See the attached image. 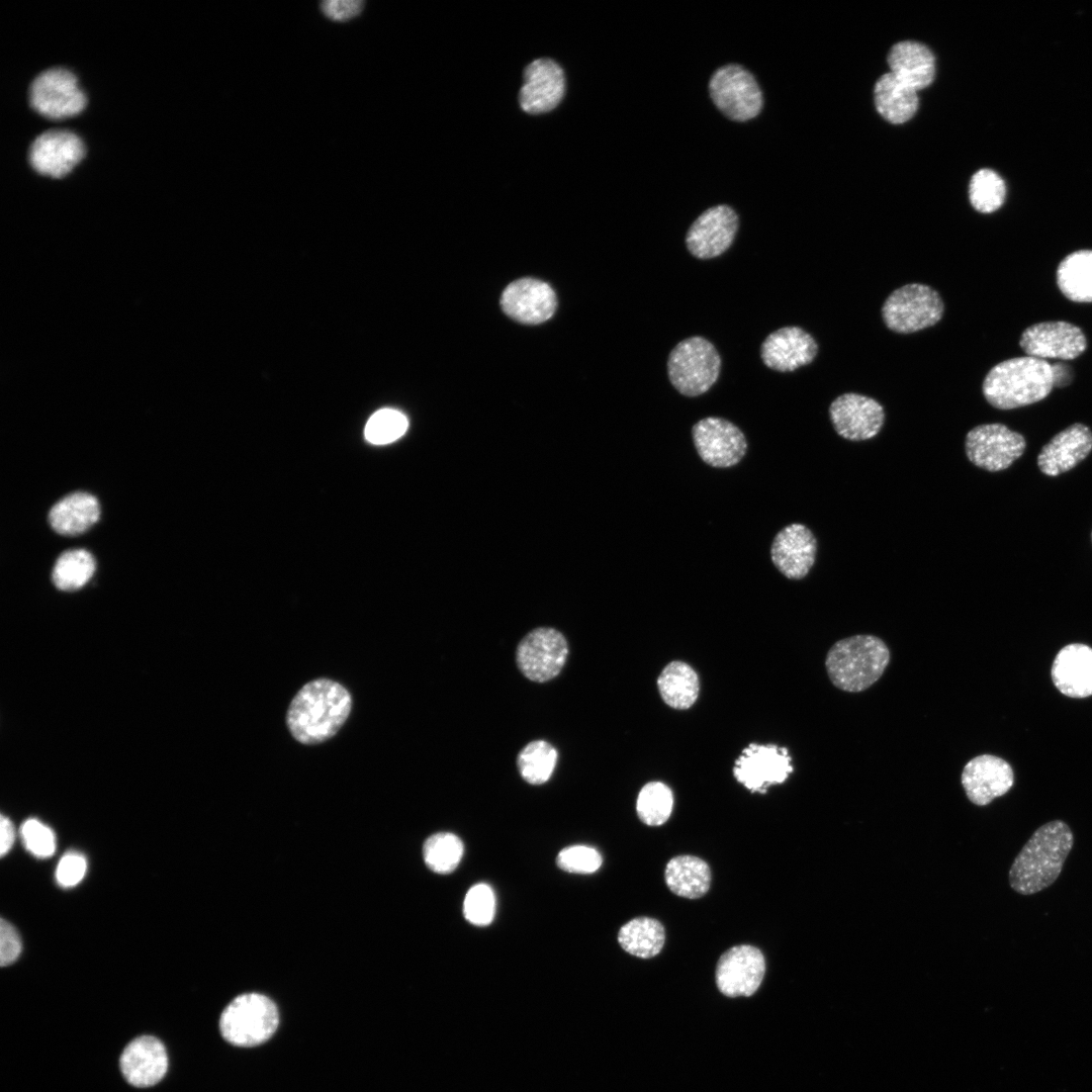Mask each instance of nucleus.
Masks as SVG:
<instances>
[{
    "instance_id": "obj_1",
    "label": "nucleus",
    "mask_w": 1092,
    "mask_h": 1092,
    "mask_svg": "<svg viewBox=\"0 0 1092 1092\" xmlns=\"http://www.w3.org/2000/svg\"><path fill=\"white\" fill-rule=\"evenodd\" d=\"M352 709L350 692L340 682L317 678L305 684L292 699L286 725L302 744H317L332 738L344 725Z\"/></svg>"
},
{
    "instance_id": "obj_2",
    "label": "nucleus",
    "mask_w": 1092,
    "mask_h": 1092,
    "mask_svg": "<svg viewBox=\"0 0 1092 1092\" xmlns=\"http://www.w3.org/2000/svg\"><path fill=\"white\" fill-rule=\"evenodd\" d=\"M1073 843V832L1062 820L1038 827L1011 864L1010 887L1021 895H1032L1050 887L1060 876Z\"/></svg>"
},
{
    "instance_id": "obj_3",
    "label": "nucleus",
    "mask_w": 1092,
    "mask_h": 1092,
    "mask_svg": "<svg viewBox=\"0 0 1092 1092\" xmlns=\"http://www.w3.org/2000/svg\"><path fill=\"white\" fill-rule=\"evenodd\" d=\"M1054 386L1053 365L1026 355L995 365L987 373L982 390L992 406L1012 410L1040 401Z\"/></svg>"
},
{
    "instance_id": "obj_4",
    "label": "nucleus",
    "mask_w": 1092,
    "mask_h": 1092,
    "mask_svg": "<svg viewBox=\"0 0 1092 1092\" xmlns=\"http://www.w3.org/2000/svg\"><path fill=\"white\" fill-rule=\"evenodd\" d=\"M889 662L887 644L877 636L861 634L835 642L827 652L825 667L837 689L859 693L878 681Z\"/></svg>"
},
{
    "instance_id": "obj_5",
    "label": "nucleus",
    "mask_w": 1092,
    "mask_h": 1092,
    "mask_svg": "<svg viewBox=\"0 0 1092 1092\" xmlns=\"http://www.w3.org/2000/svg\"><path fill=\"white\" fill-rule=\"evenodd\" d=\"M279 1013L275 1003L259 993L233 999L219 1018L222 1037L236 1046L250 1048L267 1041L276 1031Z\"/></svg>"
},
{
    "instance_id": "obj_6",
    "label": "nucleus",
    "mask_w": 1092,
    "mask_h": 1092,
    "mask_svg": "<svg viewBox=\"0 0 1092 1092\" xmlns=\"http://www.w3.org/2000/svg\"><path fill=\"white\" fill-rule=\"evenodd\" d=\"M721 358L714 345L699 336L680 341L669 353L667 374L682 395L699 396L717 381Z\"/></svg>"
},
{
    "instance_id": "obj_7",
    "label": "nucleus",
    "mask_w": 1092,
    "mask_h": 1092,
    "mask_svg": "<svg viewBox=\"0 0 1092 1092\" xmlns=\"http://www.w3.org/2000/svg\"><path fill=\"white\" fill-rule=\"evenodd\" d=\"M943 309L936 290L925 284L910 283L887 297L882 315L893 332L910 334L934 326L942 317Z\"/></svg>"
},
{
    "instance_id": "obj_8",
    "label": "nucleus",
    "mask_w": 1092,
    "mask_h": 1092,
    "mask_svg": "<svg viewBox=\"0 0 1092 1092\" xmlns=\"http://www.w3.org/2000/svg\"><path fill=\"white\" fill-rule=\"evenodd\" d=\"M709 90L715 105L730 119L754 118L762 107V94L753 75L739 65H726L711 77Z\"/></svg>"
},
{
    "instance_id": "obj_9",
    "label": "nucleus",
    "mask_w": 1092,
    "mask_h": 1092,
    "mask_svg": "<svg viewBox=\"0 0 1092 1092\" xmlns=\"http://www.w3.org/2000/svg\"><path fill=\"white\" fill-rule=\"evenodd\" d=\"M86 96L76 76L61 67L39 73L29 86V103L34 111L51 119L73 116L85 107Z\"/></svg>"
},
{
    "instance_id": "obj_10",
    "label": "nucleus",
    "mask_w": 1092,
    "mask_h": 1092,
    "mask_svg": "<svg viewBox=\"0 0 1092 1092\" xmlns=\"http://www.w3.org/2000/svg\"><path fill=\"white\" fill-rule=\"evenodd\" d=\"M1024 437L1000 423L983 424L968 432L965 451L976 466L991 472L1008 468L1022 456Z\"/></svg>"
},
{
    "instance_id": "obj_11",
    "label": "nucleus",
    "mask_w": 1092,
    "mask_h": 1092,
    "mask_svg": "<svg viewBox=\"0 0 1092 1092\" xmlns=\"http://www.w3.org/2000/svg\"><path fill=\"white\" fill-rule=\"evenodd\" d=\"M568 654L565 637L553 628L541 627L528 633L516 652L521 672L536 682L548 681L559 674Z\"/></svg>"
},
{
    "instance_id": "obj_12",
    "label": "nucleus",
    "mask_w": 1092,
    "mask_h": 1092,
    "mask_svg": "<svg viewBox=\"0 0 1092 1092\" xmlns=\"http://www.w3.org/2000/svg\"><path fill=\"white\" fill-rule=\"evenodd\" d=\"M692 436L699 456L712 467H732L741 461L747 451L743 432L722 418L700 420L693 426Z\"/></svg>"
},
{
    "instance_id": "obj_13",
    "label": "nucleus",
    "mask_w": 1092,
    "mask_h": 1092,
    "mask_svg": "<svg viewBox=\"0 0 1092 1092\" xmlns=\"http://www.w3.org/2000/svg\"><path fill=\"white\" fill-rule=\"evenodd\" d=\"M791 760L786 747L751 743L735 760L733 774L751 792L764 794L767 787L788 779L793 771Z\"/></svg>"
},
{
    "instance_id": "obj_14",
    "label": "nucleus",
    "mask_w": 1092,
    "mask_h": 1092,
    "mask_svg": "<svg viewBox=\"0 0 1092 1092\" xmlns=\"http://www.w3.org/2000/svg\"><path fill=\"white\" fill-rule=\"evenodd\" d=\"M1027 356L1046 360H1073L1087 347L1083 331L1068 322H1043L1023 331L1019 341Z\"/></svg>"
},
{
    "instance_id": "obj_15",
    "label": "nucleus",
    "mask_w": 1092,
    "mask_h": 1092,
    "mask_svg": "<svg viewBox=\"0 0 1092 1092\" xmlns=\"http://www.w3.org/2000/svg\"><path fill=\"white\" fill-rule=\"evenodd\" d=\"M765 974V960L755 946L741 944L727 949L718 960L715 978L719 991L728 997L751 996Z\"/></svg>"
},
{
    "instance_id": "obj_16",
    "label": "nucleus",
    "mask_w": 1092,
    "mask_h": 1092,
    "mask_svg": "<svg viewBox=\"0 0 1092 1092\" xmlns=\"http://www.w3.org/2000/svg\"><path fill=\"white\" fill-rule=\"evenodd\" d=\"M738 230V216L728 205L705 210L690 226L686 236L689 252L698 259L722 255L732 245Z\"/></svg>"
},
{
    "instance_id": "obj_17",
    "label": "nucleus",
    "mask_w": 1092,
    "mask_h": 1092,
    "mask_svg": "<svg viewBox=\"0 0 1092 1092\" xmlns=\"http://www.w3.org/2000/svg\"><path fill=\"white\" fill-rule=\"evenodd\" d=\"M835 432L849 441H864L879 434L885 413L876 399L848 392L837 396L829 407Z\"/></svg>"
},
{
    "instance_id": "obj_18",
    "label": "nucleus",
    "mask_w": 1092,
    "mask_h": 1092,
    "mask_svg": "<svg viewBox=\"0 0 1092 1092\" xmlns=\"http://www.w3.org/2000/svg\"><path fill=\"white\" fill-rule=\"evenodd\" d=\"M84 154V145L76 133L66 129H52L33 140L28 161L37 173L60 178L68 174Z\"/></svg>"
},
{
    "instance_id": "obj_19",
    "label": "nucleus",
    "mask_w": 1092,
    "mask_h": 1092,
    "mask_svg": "<svg viewBox=\"0 0 1092 1092\" xmlns=\"http://www.w3.org/2000/svg\"><path fill=\"white\" fill-rule=\"evenodd\" d=\"M961 782L969 801L977 806H986L1011 789L1014 775L1011 765L1003 758L981 754L966 763Z\"/></svg>"
},
{
    "instance_id": "obj_20",
    "label": "nucleus",
    "mask_w": 1092,
    "mask_h": 1092,
    "mask_svg": "<svg viewBox=\"0 0 1092 1092\" xmlns=\"http://www.w3.org/2000/svg\"><path fill=\"white\" fill-rule=\"evenodd\" d=\"M564 91L565 78L560 66L550 59H537L525 69L519 102L528 113H544L559 104Z\"/></svg>"
},
{
    "instance_id": "obj_21",
    "label": "nucleus",
    "mask_w": 1092,
    "mask_h": 1092,
    "mask_svg": "<svg viewBox=\"0 0 1092 1092\" xmlns=\"http://www.w3.org/2000/svg\"><path fill=\"white\" fill-rule=\"evenodd\" d=\"M817 540L805 525L795 523L783 528L774 538L770 558L777 569L789 579L804 578L815 563Z\"/></svg>"
},
{
    "instance_id": "obj_22",
    "label": "nucleus",
    "mask_w": 1092,
    "mask_h": 1092,
    "mask_svg": "<svg viewBox=\"0 0 1092 1092\" xmlns=\"http://www.w3.org/2000/svg\"><path fill=\"white\" fill-rule=\"evenodd\" d=\"M817 352L815 339L796 326L772 332L760 347V357L764 365L780 372L794 371L811 363Z\"/></svg>"
},
{
    "instance_id": "obj_23",
    "label": "nucleus",
    "mask_w": 1092,
    "mask_h": 1092,
    "mask_svg": "<svg viewBox=\"0 0 1092 1092\" xmlns=\"http://www.w3.org/2000/svg\"><path fill=\"white\" fill-rule=\"evenodd\" d=\"M500 304L504 311L523 324H540L556 309V295L545 282L523 278L510 283L504 290Z\"/></svg>"
},
{
    "instance_id": "obj_24",
    "label": "nucleus",
    "mask_w": 1092,
    "mask_h": 1092,
    "mask_svg": "<svg viewBox=\"0 0 1092 1092\" xmlns=\"http://www.w3.org/2000/svg\"><path fill=\"white\" fill-rule=\"evenodd\" d=\"M124 1079L139 1088L160 1082L168 1070V1056L162 1041L152 1035L135 1037L127 1043L119 1059Z\"/></svg>"
},
{
    "instance_id": "obj_25",
    "label": "nucleus",
    "mask_w": 1092,
    "mask_h": 1092,
    "mask_svg": "<svg viewBox=\"0 0 1092 1092\" xmlns=\"http://www.w3.org/2000/svg\"><path fill=\"white\" fill-rule=\"evenodd\" d=\"M1092 451V431L1075 423L1055 435L1037 455V466L1048 476H1058L1073 469Z\"/></svg>"
},
{
    "instance_id": "obj_26",
    "label": "nucleus",
    "mask_w": 1092,
    "mask_h": 1092,
    "mask_svg": "<svg viewBox=\"0 0 1092 1092\" xmlns=\"http://www.w3.org/2000/svg\"><path fill=\"white\" fill-rule=\"evenodd\" d=\"M1052 679L1068 697L1092 696V648L1080 643L1063 647L1054 660Z\"/></svg>"
},
{
    "instance_id": "obj_27",
    "label": "nucleus",
    "mask_w": 1092,
    "mask_h": 1092,
    "mask_svg": "<svg viewBox=\"0 0 1092 1092\" xmlns=\"http://www.w3.org/2000/svg\"><path fill=\"white\" fill-rule=\"evenodd\" d=\"M888 64L890 73L916 91L934 80V56L920 42L904 40L894 44L888 55Z\"/></svg>"
},
{
    "instance_id": "obj_28",
    "label": "nucleus",
    "mask_w": 1092,
    "mask_h": 1092,
    "mask_svg": "<svg viewBox=\"0 0 1092 1092\" xmlns=\"http://www.w3.org/2000/svg\"><path fill=\"white\" fill-rule=\"evenodd\" d=\"M100 517L97 498L84 491L72 492L57 502L49 513V523L58 534L75 536L86 532Z\"/></svg>"
},
{
    "instance_id": "obj_29",
    "label": "nucleus",
    "mask_w": 1092,
    "mask_h": 1092,
    "mask_svg": "<svg viewBox=\"0 0 1092 1092\" xmlns=\"http://www.w3.org/2000/svg\"><path fill=\"white\" fill-rule=\"evenodd\" d=\"M878 112L889 122L900 124L913 117L918 108L916 90L909 87L892 73L879 78L874 89Z\"/></svg>"
},
{
    "instance_id": "obj_30",
    "label": "nucleus",
    "mask_w": 1092,
    "mask_h": 1092,
    "mask_svg": "<svg viewBox=\"0 0 1092 1092\" xmlns=\"http://www.w3.org/2000/svg\"><path fill=\"white\" fill-rule=\"evenodd\" d=\"M711 877L708 863L694 855L672 857L664 872L668 889L673 894L689 899L704 896L710 888Z\"/></svg>"
},
{
    "instance_id": "obj_31",
    "label": "nucleus",
    "mask_w": 1092,
    "mask_h": 1092,
    "mask_svg": "<svg viewBox=\"0 0 1092 1092\" xmlns=\"http://www.w3.org/2000/svg\"><path fill=\"white\" fill-rule=\"evenodd\" d=\"M1057 283L1068 299L1092 302V250H1079L1064 258L1057 269Z\"/></svg>"
},
{
    "instance_id": "obj_32",
    "label": "nucleus",
    "mask_w": 1092,
    "mask_h": 1092,
    "mask_svg": "<svg viewBox=\"0 0 1092 1092\" xmlns=\"http://www.w3.org/2000/svg\"><path fill=\"white\" fill-rule=\"evenodd\" d=\"M657 686L662 700L678 710L690 708L696 702L700 689L698 674L681 661L668 663L658 676Z\"/></svg>"
},
{
    "instance_id": "obj_33",
    "label": "nucleus",
    "mask_w": 1092,
    "mask_h": 1092,
    "mask_svg": "<svg viewBox=\"0 0 1092 1092\" xmlns=\"http://www.w3.org/2000/svg\"><path fill=\"white\" fill-rule=\"evenodd\" d=\"M618 942L628 953L650 959L661 951L665 942V930L654 918L637 917L620 928Z\"/></svg>"
},
{
    "instance_id": "obj_34",
    "label": "nucleus",
    "mask_w": 1092,
    "mask_h": 1092,
    "mask_svg": "<svg viewBox=\"0 0 1092 1092\" xmlns=\"http://www.w3.org/2000/svg\"><path fill=\"white\" fill-rule=\"evenodd\" d=\"M96 569V562L85 549H72L63 552L57 559L52 579L61 590H76L86 584Z\"/></svg>"
},
{
    "instance_id": "obj_35",
    "label": "nucleus",
    "mask_w": 1092,
    "mask_h": 1092,
    "mask_svg": "<svg viewBox=\"0 0 1092 1092\" xmlns=\"http://www.w3.org/2000/svg\"><path fill=\"white\" fill-rule=\"evenodd\" d=\"M557 751L544 740L528 743L519 753L517 764L522 778L531 785L546 783L557 762Z\"/></svg>"
},
{
    "instance_id": "obj_36",
    "label": "nucleus",
    "mask_w": 1092,
    "mask_h": 1092,
    "mask_svg": "<svg viewBox=\"0 0 1092 1092\" xmlns=\"http://www.w3.org/2000/svg\"><path fill=\"white\" fill-rule=\"evenodd\" d=\"M463 851L464 846L461 839L449 832L431 835L423 846L426 866L437 874L452 873L458 867Z\"/></svg>"
},
{
    "instance_id": "obj_37",
    "label": "nucleus",
    "mask_w": 1092,
    "mask_h": 1092,
    "mask_svg": "<svg viewBox=\"0 0 1092 1092\" xmlns=\"http://www.w3.org/2000/svg\"><path fill=\"white\" fill-rule=\"evenodd\" d=\"M673 806L671 790L663 783L651 782L639 792L636 811L646 825H662L669 818Z\"/></svg>"
},
{
    "instance_id": "obj_38",
    "label": "nucleus",
    "mask_w": 1092,
    "mask_h": 1092,
    "mask_svg": "<svg viewBox=\"0 0 1092 1092\" xmlns=\"http://www.w3.org/2000/svg\"><path fill=\"white\" fill-rule=\"evenodd\" d=\"M1005 193L1003 179L993 170H979L971 179L970 201L980 212L990 213L1000 208L1004 202Z\"/></svg>"
},
{
    "instance_id": "obj_39",
    "label": "nucleus",
    "mask_w": 1092,
    "mask_h": 1092,
    "mask_svg": "<svg viewBox=\"0 0 1092 1092\" xmlns=\"http://www.w3.org/2000/svg\"><path fill=\"white\" fill-rule=\"evenodd\" d=\"M407 426V419L402 413L393 408H382L370 417L364 435L368 442L384 445L400 438Z\"/></svg>"
},
{
    "instance_id": "obj_40",
    "label": "nucleus",
    "mask_w": 1092,
    "mask_h": 1092,
    "mask_svg": "<svg viewBox=\"0 0 1092 1092\" xmlns=\"http://www.w3.org/2000/svg\"><path fill=\"white\" fill-rule=\"evenodd\" d=\"M494 912V893L488 885L477 884L468 890L463 903V914L468 922L486 926L492 921Z\"/></svg>"
},
{
    "instance_id": "obj_41",
    "label": "nucleus",
    "mask_w": 1092,
    "mask_h": 1092,
    "mask_svg": "<svg viewBox=\"0 0 1092 1092\" xmlns=\"http://www.w3.org/2000/svg\"><path fill=\"white\" fill-rule=\"evenodd\" d=\"M598 850L586 845H572L563 848L556 857L557 866L568 873L592 874L602 864Z\"/></svg>"
},
{
    "instance_id": "obj_42",
    "label": "nucleus",
    "mask_w": 1092,
    "mask_h": 1092,
    "mask_svg": "<svg viewBox=\"0 0 1092 1092\" xmlns=\"http://www.w3.org/2000/svg\"><path fill=\"white\" fill-rule=\"evenodd\" d=\"M20 835L26 849L37 857H49L56 849L54 831L37 819H27L20 828Z\"/></svg>"
},
{
    "instance_id": "obj_43",
    "label": "nucleus",
    "mask_w": 1092,
    "mask_h": 1092,
    "mask_svg": "<svg viewBox=\"0 0 1092 1092\" xmlns=\"http://www.w3.org/2000/svg\"><path fill=\"white\" fill-rule=\"evenodd\" d=\"M87 871V861L83 854L70 851L62 856L56 870V880L64 888L76 886L82 881Z\"/></svg>"
},
{
    "instance_id": "obj_44",
    "label": "nucleus",
    "mask_w": 1092,
    "mask_h": 1092,
    "mask_svg": "<svg viewBox=\"0 0 1092 1092\" xmlns=\"http://www.w3.org/2000/svg\"><path fill=\"white\" fill-rule=\"evenodd\" d=\"M21 940L14 926L2 919L0 923V963L1 966L12 964L20 954Z\"/></svg>"
},
{
    "instance_id": "obj_45",
    "label": "nucleus",
    "mask_w": 1092,
    "mask_h": 1092,
    "mask_svg": "<svg viewBox=\"0 0 1092 1092\" xmlns=\"http://www.w3.org/2000/svg\"><path fill=\"white\" fill-rule=\"evenodd\" d=\"M363 7L362 0H325L321 3L323 13L337 21H345L357 16Z\"/></svg>"
},
{
    "instance_id": "obj_46",
    "label": "nucleus",
    "mask_w": 1092,
    "mask_h": 1092,
    "mask_svg": "<svg viewBox=\"0 0 1092 1092\" xmlns=\"http://www.w3.org/2000/svg\"><path fill=\"white\" fill-rule=\"evenodd\" d=\"M0 832H1L0 853L3 856L10 850V848L12 847V845L14 843V838H15V832H14L13 824L10 821V819L7 818L4 815H2L1 819H0Z\"/></svg>"
},
{
    "instance_id": "obj_47",
    "label": "nucleus",
    "mask_w": 1092,
    "mask_h": 1092,
    "mask_svg": "<svg viewBox=\"0 0 1092 1092\" xmlns=\"http://www.w3.org/2000/svg\"><path fill=\"white\" fill-rule=\"evenodd\" d=\"M1054 370V384L1055 386H1066L1072 380L1071 368L1064 363H1055L1053 365Z\"/></svg>"
},
{
    "instance_id": "obj_48",
    "label": "nucleus",
    "mask_w": 1092,
    "mask_h": 1092,
    "mask_svg": "<svg viewBox=\"0 0 1092 1092\" xmlns=\"http://www.w3.org/2000/svg\"><path fill=\"white\" fill-rule=\"evenodd\" d=\"M1091 540H1092V532H1091Z\"/></svg>"
}]
</instances>
